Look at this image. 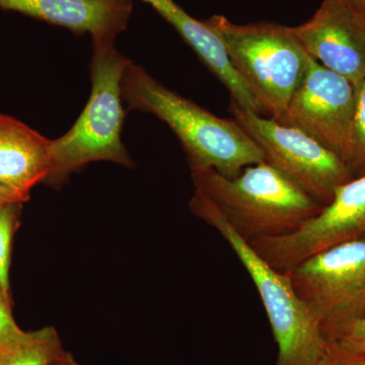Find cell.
<instances>
[{
	"instance_id": "2e32d148",
	"label": "cell",
	"mask_w": 365,
	"mask_h": 365,
	"mask_svg": "<svg viewBox=\"0 0 365 365\" xmlns=\"http://www.w3.org/2000/svg\"><path fill=\"white\" fill-rule=\"evenodd\" d=\"M21 207V204H11L0 209V290L9 300L11 244L19 225Z\"/></svg>"
},
{
	"instance_id": "4fadbf2b",
	"label": "cell",
	"mask_w": 365,
	"mask_h": 365,
	"mask_svg": "<svg viewBox=\"0 0 365 365\" xmlns=\"http://www.w3.org/2000/svg\"><path fill=\"white\" fill-rule=\"evenodd\" d=\"M51 172V140L0 113V182L30 199Z\"/></svg>"
},
{
	"instance_id": "8fae6325",
	"label": "cell",
	"mask_w": 365,
	"mask_h": 365,
	"mask_svg": "<svg viewBox=\"0 0 365 365\" xmlns=\"http://www.w3.org/2000/svg\"><path fill=\"white\" fill-rule=\"evenodd\" d=\"M133 6L134 0H0L2 11L90 34L93 42L116 40L128 26Z\"/></svg>"
},
{
	"instance_id": "5b68a950",
	"label": "cell",
	"mask_w": 365,
	"mask_h": 365,
	"mask_svg": "<svg viewBox=\"0 0 365 365\" xmlns=\"http://www.w3.org/2000/svg\"><path fill=\"white\" fill-rule=\"evenodd\" d=\"M222 39L230 63L253 93L261 113L275 119L284 111L309 63L292 26L237 25L223 16L206 20Z\"/></svg>"
},
{
	"instance_id": "ac0fdd59",
	"label": "cell",
	"mask_w": 365,
	"mask_h": 365,
	"mask_svg": "<svg viewBox=\"0 0 365 365\" xmlns=\"http://www.w3.org/2000/svg\"><path fill=\"white\" fill-rule=\"evenodd\" d=\"M25 334L16 325L11 309V300L7 299L0 290V351L11 343L20 339Z\"/></svg>"
},
{
	"instance_id": "7402d4cb",
	"label": "cell",
	"mask_w": 365,
	"mask_h": 365,
	"mask_svg": "<svg viewBox=\"0 0 365 365\" xmlns=\"http://www.w3.org/2000/svg\"><path fill=\"white\" fill-rule=\"evenodd\" d=\"M353 6L356 7L360 13L365 14V0H348Z\"/></svg>"
},
{
	"instance_id": "30bf717a",
	"label": "cell",
	"mask_w": 365,
	"mask_h": 365,
	"mask_svg": "<svg viewBox=\"0 0 365 365\" xmlns=\"http://www.w3.org/2000/svg\"><path fill=\"white\" fill-rule=\"evenodd\" d=\"M307 54L356 86L365 78V18L348 0H323L313 18L292 26Z\"/></svg>"
},
{
	"instance_id": "8992f818",
	"label": "cell",
	"mask_w": 365,
	"mask_h": 365,
	"mask_svg": "<svg viewBox=\"0 0 365 365\" xmlns=\"http://www.w3.org/2000/svg\"><path fill=\"white\" fill-rule=\"evenodd\" d=\"M326 338L365 317V239L336 245L287 272Z\"/></svg>"
},
{
	"instance_id": "e0dca14e",
	"label": "cell",
	"mask_w": 365,
	"mask_h": 365,
	"mask_svg": "<svg viewBox=\"0 0 365 365\" xmlns=\"http://www.w3.org/2000/svg\"><path fill=\"white\" fill-rule=\"evenodd\" d=\"M327 340L341 351L365 357V317L342 327Z\"/></svg>"
},
{
	"instance_id": "9a60e30c",
	"label": "cell",
	"mask_w": 365,
	"mask_h": 365,
	"mask_svg": "<svg viewBox=\"0 0 365 365\" xmlns=\"http://www.w3.org/2000/svg\"><path fill=\"white\" fill-rule=\"evenodd\" d=\"M345 165L353 178L365 173V78L355 86V108Z\"/></svg>"
},
{
	"instance_id": "ffe728a7",
	"label": "cell",
	"mask_w": 365,
	"mask_h": 365,
	"mask_svg": "<svg viewBox=\"0 0 365 365\" xmlns=\"http://www.w3.org/2000/svg\"><path fill=\"white\" fill-rule=\"evenodd\" d=\"M29 199L0 182V209L11 204H23Z\"/></svg>"
},
{
	"instance_id": "603a6c76",
	"label": "cell",
	"mask_w": 365,
	"mask_h": 365,
	"mask_svg": "<svg viewBox=\"0 0 365 365\" xmlns=\"http://www.w3.org/2000/svg\"><path fill=\"white\" fill-rule=\"evenodd\" d=\"M361 14H362V13H361ZM364 14V18H365V14Z\"/></svg>"
},
{
	"instance_id": "277c9868",
	"label": "cell",
	"mask_w": 365,
	"mask_h": 365,
	"mask_svg": "<svg viewBox=\"0 0 365 365\" xmlns=\"http://www.w3.org/2000/svg\"><path fill=\"white\" fill-rule=\"evenodd\" d=\"M190 208L222 235L253 280L277 343L275 365L321 364L330 351V343L299 299L288 274L269 265L204 197L194 192Z\"/></svg>"
},
{
	"instance_id": "5bb4252c",
	"label": "cell",
	"mask_w": 365,
	"mask_h": 365,
	"mask_svg": "<svg viewBox=\"0 0 365 365\" xmlns=\"http://www.w3.org/2000/svg\"><path fill=\"white\" fill-rule=\"evenodd\" d=\"M53 327L25 332L0 351V365H52L66 354Z\"/></svg>"
},
{
	"instance_id": "7c38bea8",
	"label": "cell",
	"mask_w": 365,
	"mask_h": 365,
	"mask_svg": "<svg viewBox=\"0 0 365 365\" xmlns=\"http://www.w3.org/2000/svg\"><path fill=\"white\" fill-rule=\"evenodd\" d=\"M150 4L188 43L209 71L230 91L232 103L242 109L262 114L253 93L235 71L217 33L206 21L196 20L175 0H143Z\"/></svg>"
},
{
	"instance_id": "d6986e66",
	"label": "cell",
	"mask_w": 365,
	"mask_h": 365,
	"mask_svg": "<svg viewBox=\"0 0 365 365\" xmlns=\"http://www.w3.org/2000/svg\"><path fill=\"white\" fill-rule=\"evenodd\" d=\"M319 365H365V357L341 351L330 344V351Z\"/></svg>"
},
{
	"instance_id": "3957f363",
	"label": "cell",
	"mask_w": 365,
	"mask_h": 365,
	"mask_svg": "<svg viewBox=\"0 0 365 365\" xmlns=\"http://www.w3.org/2000/svg\"><path fill=\"white\" fill-rule=\"evenodd\" d=\"M93 47L90 100L71 130L51 140V172L46 181H61L83 165L100 160L133 165L121 138V81L130 60L118 51L115 41H96Z\"/></svg>"
},
{
	"instance_id": "6da1fadb",
	"label": "cell",
	"mask_w": 365,
	"mask_h": 365,
	"mask_svg": "<svg viewBox=\"0 0 365 365\" xmlns=\"http://www.w3.org/2000/svg\"><path fill=\"white\" fill-rule=\"evenodd\" d=\"M130 111L153 115L181 143L192 170H213L235 178L249 165L265 162L263 151L235 119H223L191 102L130 61L121 81Z\"/></svg>"
},
{
	"instance_id": "ba28073f",
	"label": "cell",
	"mask_w": 365,
	"mask_h": 365,
	"mask_svg": "<svg viewBox=\"0 0 365 365\" xmlns=\"http://www.w3.org/2000/svg\"><path fill=\"white\" fill-rule=\"evenodd\" d=\"M365 239V173L336 190L332 201L294 232L252 242L269 265L287 273L309 257L342 242Z\"/></svg>"
},
{
	"instance_id": "44dd1931",
	"label": "cell",
	"mask_w": 365,
	"mask_h": 365,
	"mask_svg": "<svg viewBox=\"0 0 365 365\" xmlns=\"http://www.w3.org/2000/svg\"><path fill=\"white\" fill-rule=\"evenodd\" d=\"M52 365H81L78 362L76 361V359L72 357L71 353H66L63 356L56 362H54Z\"/></svg>"
},
{
	"instance_id": "9c48e42d",
	"label": "cell",
	"mask_w": 365,
	"mask_h": 365,
	"mask_svg": "<svg viewBox=\"0 0 365 365\" xmlns=\"http://www.w3.org/2000/svg\"><path fill=\"white\" fill-rule=\"evenodd\" d=\"M354 108L355 86L351 81L311 57L287 108L274 120L307 134L345 163Z\"/></svg>"
},
{
	"instance_id": "7a4b0ae2",
	"label": "cell",
	"mask_w": 365,
	"mask_h": 365,
	"mask_svg": "<svg viewBox=\"0 0 365 365\" xmlns=\"http://www.w3.org/2000/svg\"><path fill=\"white\" fill-rule=\"evenodd\" d=\"M192 180L194 192L248 242L290 234L323 208L267 162L249 165L235 178L213 170H192Z\"/></svg>"
},
{
	"instance_id": "52a82bcc",
	"label": "cell",
	"mask_w": 365,
	"mask_h": 365,
	"mask_svg": "<svg viewBox=\"0 0 365 365\" xmlns=\"http://www.w3.org/2000/svg\"><path fill=\"white\" fill-rule=\"evenodd\" d=\"M235 121L263 151L265 162L307 192L321 205L353 176L342 158L297 129L232 103Z\"/></svg>"
}]
</instances>
